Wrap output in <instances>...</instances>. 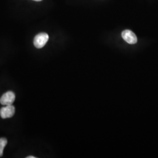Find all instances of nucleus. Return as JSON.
Instances as JSON below:
<instances>
[{
  "label": "nucleus",
  "instance_id": "obj_1",
  "mask_svg": "<svg viewBox=\"0 0 158 158\" xmlns=\"http://www.w3.org/2000/svg\"><path fill=\"white\" fill-rule=\"evenodd\" d=\"M48 40L49 35L48 34L45 32L40 33L36 35L34 38V46L38 49L42 48L46 44Z\"/></svg>",
  "mask_w": 158,
  "mask_h": 158
},
{
  "label": "nucleus",
  "instance_id": "obj_5",
  "mask_svg": "<svg viewBox=\"0 0 158 158\" xmlns=\"http://www.w3.org/2000/svg\"><path fill=\"white\" fill-rule=\"evenodd\" d=\"M7 140L5 138H0V157H1L3 155L4 148L7 144Z\"/></svg>",
  "mask_w": 158,
  "mask_h": 158
},
{
  "label": "nucleus",
  "instance_id": "obj_2",
  "mask_svg": "<svg viewBox=\"0 0 158 158\" xmlns=\"http://www.w3.org/2000/svg\"><path fill=\"white\" fill-rule=\"evenodd\" d=\"M15 99V95L11 91L6 92L0 98V103L4 106L12 105Z\"/></svg>",
  "mask_w": 158,
  "mask_h": 158
},
{
  "label": "nucleus",
  "instance_id": "obj_4",
  "mask_svg": "<svg viewBox=\"0 0 158 158\" xmlns=\"http://www.w3.org/2000/svg\"><path fill=\"white\" fill-rule=\"evenodd\" d=\"M15 114V107L12 105L5 106L0 110V116L2 118H11Z\"/></svg>",
  "mask_w": 158,
  "mask_h": 158
},
{
  "label": "nucleus",
  "instance_id": "obj_3",
  "mask_svg": "<svg viewBox=\"0 0 158 158\" xmlns=\"http://www.w3.org/2000/svg\"><path fill=\"white\" fill-rule=\"evenodd\" d=\"M121 36L125 41L129 44H135L138 41L135 34L128 29L123 31Z\"/></svg>",
  "mask_w": 158,
  "mask_h": 158
},
{
  "label": "nucleus",
  "instance_id": "obj_7",
  "mask_svg": "<svg viewBox=\"0 0 158 158\" xmlns=\"http://www.w3.org/2000/svg\"><path fill=\"white\" fill-rule=\"evenodd\" d=\"M34 1H40L42 0H34Z\"/></svg>",
  "mask_w": 158,
  "mask_h": 158
},
{
  "label": "nucleus",
  "instance_id": "obj_6",
  "mask_svg": "<svg viewBox=\"0 0 158 158\" xmlns=\"http://www.w3.org/2000/svg\"><path fill=\"white\" fill-rule=\"evenodd\" d=\"M27 158H35V157H34L33 156H27Z\"/></svg>",
  "mask_w": 158,
  "mask_h": 158
}]
</instances>
